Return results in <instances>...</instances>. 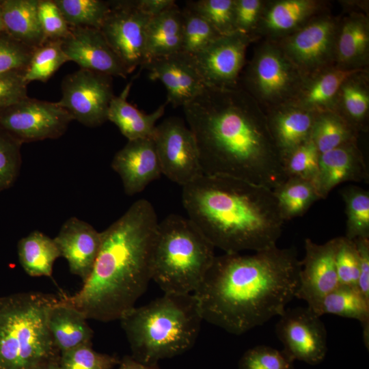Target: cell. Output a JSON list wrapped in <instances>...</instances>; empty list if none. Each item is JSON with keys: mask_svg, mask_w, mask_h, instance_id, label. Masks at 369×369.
Here are the masks:
<instances>
[{"mask_svg": "<svg viewBox=\"0 0 369 369\" xmlns=\"http://www.w3.org/2000/svg\"><path fill=\"white\" fill-rule=\"evenodd\" d=\"M3 31L36 49L45 42L38 14V0H0Z\"/></svg>", "mask_w": 369, "mask_h": 369, "instance_id": "cell-23", "label": "cell"}, {"mask_svg": "<svg viewBox=\"0 0 369 369\" xmlns=\"http://www.w3.org/2000/svg\"><path fill=\"white\" fill-rule=\"evenodd\" d=\"M24 72L0 74V111L28 97Z\"/></svg>", "mask_w": 369, "mask_h": 369, "instance_id": "cell-46", "label": "cell"}, {"mask_svg": "<svg viewBox=\"0 0 369 369\" xmlns=\"http://www.w3.org/2000/svg\"><path fill=\"white\" fill-rule=\"evenodd\" d=\"M215 248L188 217L169 215L159 222L152 279L164 293L193 294L214 261Z\"/></svg>", "mask_w": 369, "mask_h": 369, "instance_id": "cell-7", "label": "cell"}, {"mask_svg": "<svg viewBox=\"0 0 369 369\" xmlns=\"http://www.w3.org/2000/svg\"><path fill=\"white\" fill-rule=\"evenodd\" d=\"M137 7L150 16H154L174 5L173 0H137Z\"/></svg>", "mask_w": 369, "mask_h": 369, "instance_id": "cell-50", "label": "cell"}, {"mask_svg": "<svg viewBox=\"0 0 369 369\" xmlns=\"http://www.w3.org/2000/svg\"><path fill=\"white\" fill-rule=\"evenodd\" d=\"M118 369H161L158 364H147L137 361L131 356H124L119 363Z\"/></svg>", "mask_w": 369, "mask_h": 369, "instance_id": "cell-51", "label": "cell"}, {"mask_svg": "<svg viewBox=\"0 0 369 369\" xmlns=\"http://www.w3.org/2000/svg\"><path fill=\"white\" fill-rule=\"evenodd\" d=\"M357 70H342L328 72L318 79L310 88L306 101L310 105H320L330 100L341 85Z\"/></svg>", "mask_w": 369, "mask_h": 369, "instance_id": "cell-45", "label": "cell"}, {"mask_svg": "<svg viewBox=\"0 0 369 369\" xmlns=\"http://www.w3.org/2000/svg\"><path fill=\"white\" fill-rule=\"evenodd\" d=\"M59 299L35 291L0 297V369H32L59 356L48 327Z\"/></svg>", "mask_w": 369, "mask_h": 369, "instance_id": "cell-6", "label": "cell"}, {"mask_svg": "<svg viewBox=\"0 0 369 369\" xmlns=\"http://www.w3.org/2000/svg\"><path fill=\"white\" fill-rule=\"evenodd\" d=\"M260 8L258 0L235 1L234 29L235 31L245 34L254 25Z\"/></svg>", "mask_w": 369, "mask_h": 369, "instance_id": "cell-47", "label": "cell"}, {"mask_svg": "<svg viewBox=\"0 0 369 369\" xmlns=\"http://www.w3.org/2000/svg\"><path fill=\"white\" fill-rule=\"evenodd\" d=\"M345 109L355 121H360L365 116L369 104L368 95L359 87L346 85L342 89Z\"/></svg>", "mask_w": 369, "mask_h": 369, "instance_id": "cell-48", "label": "cell"}, {"mask_svg": "<svg viewBox=\"0 0 369 369\" xmlns=\"http://www.w3.org/2000/svg\"><path fill=\"white\" fill-rule=\"evenodd\" d=\"M38 14L45 41L67 37L70 27L54 0H38Z\"/></svg>", "mask_w": 369, "mask_h": 369, "instance_id": "cell-43", "label": "cell"}, {"mask_svg": "<svg viewBox=\"0 0 369 369\" xmlns=\"http://www.w3.org/2000/svg\"><path fill=\"white\" fill-rule=\"evenodd\" d=\"M186 7L206 19L221 36L235 32V1H190Z\"/></svg>", "mask_w": 369, "mask_h": 369, "instance_id": "cell-36", "label": "cell"}, {"mask_svg": "<svg viewBox=\"0 0 369 369\" xmlns=\"http://www.w3.org/2000/svg\"><path fill=\"white\" fill-rule=\"evenodd\" d=\"M85 315L59 299L50 310L48 327L53 344L59 353L79 346L92 344L93 331Z\"/></svg>", "mask_w": 369, "mask_h": 369, "instance_id": "cell-20", "label": "cell"}, {"mask_svg": "<svg viewBox=\"0 0 369 369\" xmlns=\"http://www.w3.org/2000/svg\"><path fill=\"white\" fill-rule=\"evenodd\" d=\"M34 49L14 40L5 31L0 33V74L25 72Z\"/></svg>", "mask_w": 369, "mask_h": 369, "instance_id": "cell-42", "label": "cell"}, {"mask_svg": "<svg viewBox=\"0 0 369 369\" xmlns=\"http://www.w3.org/2000/svg\"><path fill=\"white\" fill-rule=\"evenodd\" d=\"M333 25L328 20L313 23L299 31L290 40L288 49L300 62L312 65L327 54L331 46Z\"/></svg>", "mask_w": 369, "mask_h": 369, "instance_id": "cell-27", "label": "cell"}, {"mask_svg": "<svg viewBox=\"0 0 369 369\" xmlns=\"http://www.w3.org/2000/svg\"><path fill=\"white\" fill-rule=\"evenodd\" d=\"M335 263L339 285L357 287L359 256L353 240L340 236Z\"/></svg>", "mask_w": 369, "mask_h": 369, "instance_id": "cell-41", "label": "cell"}, {"mask_svg": "<svg viewBox=\"0 0 369 369\" xmlns=\"http://www.w3.org/2000/svg\"><path fill=\"white\" fill-rule=\"evenodd\" d=\"M238 369H294V360L283 350L258 345L248 349L238 361Z\"/></svg>", "mask_w": 369, "mask_h": 369, "instance_id": "cell-38", "label": "cell"}, {"mask_svg": "<svg viewBox=\"0 0 369 369\" xmlns=\"http://www.w3.org/2000/svg\"><path fill=\"white\" fill-rule=\"evenodd\" d=\"M17 249L22 268L31 277H51L54 262L61 256L54 239L38 230L22 238Z\"/></svg>", "mask_w": 369, "mask_h": 369, "instance_id": "cell-25", "label": "cell"}, {"mask_svg": "<svg viewBox=\"0 0 369 369\" xmlns=\"http://www.w3.org/2000/svg\"><path fill=\"white\" fill-rule=\"evenodd\" d=\"M182 107L204 174L271 189L287 179L268 121L245 93L206 87Z\"/></svg>", "mask_w": 369, "mask_h": 369, "instance_id": "cell-1", "label": "cell"}, {"mask_svg": "<svg viewBox=\"0 0 369 369\" xmlns=\"http://www.w3.org/2000/svg\"><path fill=\"white\" fill-rule=\"evenodd\" d=\"M72 115L57 102L27 97L0 111V131L21 144L62 136Z\"/></svg>", "mask_w": 369, "mask_h": 369, "instance_id": "cell-8", "label": "cell"}, {"mask_svg": "<svg viewBox=\"0 0 369 369\" xmlns=\"http://www.w3.org/2000/svg\"><path fill=\"white\" fill-rule=\"evenodd\" d=\"M62 93L57 102L73 120L88 127L100 126L107 120L114 96L111 77L80 68L64 78Z\"/></svg>", "mask_w": 369, "mask_h": 369, "instance_id": "cell-9", "label": "cell"}, {"mask_svg": "<svg viewBox=\"0 0 369 369\" xmlns=\"http://www.w3.org/2000/svg\"><path fill=\"white\" fill-rule=\"evenodd\" d=\"M188 218L225 253L276 245L284 219L273 189L225 176L205 175L182 187Z\"/></svg>", "mask_w": 369, "mask_h": 369, "instance_id": "cell-4", "label": "cell"}, {"mask_svg": "<svg viewBox=\"0 0 369 369\" xmlns=\"http://www.w3.org/2000/svg\"><path fill=\"white\" fill-rule=\"evenodd\" d=\"M22 144L0 131V192L16 180L21 166Z\"/></svg>", "mask_w": 369, "mask_h": 369, "instance_id": "cell-40", "label": "cell"}, {"mask_svg": "<svg viewBox=\"0 0 369 369\" xmlns=\"http://www.w3.org/2000/svg\"><path fill=\"white\" fill-rule=\"evenodd\" d=\"M112 169L120 176L124 193L136 195L162 174L153 138L128 141L114 155Z\"/></svg>", "mask_w": 369, "mask_h": 369, "instance_id": "cell-17", "label": "cell"}, {"mask_svg": "<svg viewBox=\"0 0 369 369\" xmlns=\"http://www.w3.org/2000/svg\"><path fill=\"white\" fill-rule=\"evenodd\" d=\"M314 120L306 111L292 110L277 115L268 123L282 158L310 138Z\"/></svg>", "mask_w": 369, "mask_h": 369, "instance_id": "cell-26", "label": "cell"}, {"mask_svg": "<svg viewBox=\"0 0 369 369\" xmlns=\"http://www.w3.org/2000/svg\"><path fill=\"white\" fill-rule=\"evenodd\" d=\"M320 317L333 314L359 321L364 344L369 348V300L357 287L339 285L321 301L316 312Z\"/></svg>", "mask_w": 369, "mask_h": 369, "instance_id": "cell-24", "label": "cell"}, {"mask_svg": "<svg viewBox=\"0 0 369 369\" xmlns=\"http://www.w3.org/2000/svg\"><path fill=\"white\" fill-rule=\"evenodd\" d=\"M120 361L115 356L95 351L92 344L79 346L59 354L61 369H112Z\"/></svg>", "mask_w": 369, "mask_h": 369, "instance_id": "cell-37", "label": "cell"}, {"mask_svg": "<svg viewBox=\"0 0 369 369\" xmlns=\"http://www.w3.org/2000/svg\"><path fill=\"white\" fill-rule=\"evenodd\" d=\"M151 80L161 81L166 88L167 102L174 107L184 106L206 87L192 55L180 51L154 59L143 66Z\"/></svg>", "mask_w": 369, "mask_h": 369, "instance_id": "cell-15", "label": "cell"}, {"mask_svg": "<svg viewBox=\"0 0 369 369\" xmlns=\"http://www.w3.org/2000/svg\"><path fill=\"white\" fill-rule=\"evenodd\" d=\"M368 178L366 164L353 142L320 154L315 185L320 199L326 198L342 182L366 181Z\"/></svg>", "mask_w": 369, "mask_h": 369, "instance_id": "cell-19", "label": "cell"}, {"mask_svg": "<svg viewBox=\"0 0 369 369\" xmlns=\"http://www.w3.org/2000/svg\"><path fill=\"white\" fill-rule=\"evenodd\" d=\"M248 36L239 32L221 36L193 55L208 87L231 88L243 65Z\"/></svg>", "mask_w": 369, "mask_h": 369, "instance_id": "cell-14", "label": "cell"}, {"mask_svg": "<svg viewBox=\"0 0 369 369\" xmlns=\"http://www.w3.org/2000/svg\"><path fill=\"white\" fill-rule=\"evenodd\" d=\"M283 351L294 361L315 366L327 352V333L318 316L308 307L286 309L275 326Z\"/></svg>", "mask_w": 369, "mask_h": 369, "instance_id": "cell-12", "label": "cell"}, {"mask_svg": "<svg viewBox=\"0 0 369 369\" xmlns=\"http://www.w3.org/2000/svg\"><path fill=\"white\" fill-rule=\"evenodd\" d=\"M284 221L304 215L320 197L313 181L287 178L273 189Z\"/></svg>", "mask_w": 369, "mask_h": 369, "instance_id": "cell-28", "label": "cell"}, {"mask_svg": "<svg viewBox=\"0 0 369 369\" xmlns=\"http://www.w3.org/2000/svg\"><path fill=\"white\" fill-rule=\"evenodd\" d=\"M320 152L311 137L282 158L287 178H299L315 183L318 168Z\"/></svg>", "mask_w": 369, "mask_h": 369, "instance_id": "cell-34", "label": "cell"}, {"mask_svg": "<svg viewBox=\"0 0 369 369\" xmlns=\"http://www.w3.org/2000/svg\"><path fill=\"white\" fill-rule=\"evenodd\" d=\"M67 62L62 40H46L34 49L24 79L28 84L34 81L46 82Z\"/></svg>", "mask_w": 369, "mask_h": 369, "instance_id": "cell-32", "label": "cell"}, {"mask_svg": "<svg viewBox=\"0 0 369 369\" xmlns=\"http://www.w3.org/2000/svg\"><path fill=\"white\" fill-rule=\"evenodd\" d=\"M162 174L182 187L204 174L193 135L182 120L165 119L153 136Z\"/></svg>", "mask_w": 369, "mask_h": 369, "instance_id": "cell-10", "label": "cell"}, {"mask_svg": "<svg viewBox=\"0 0 369 369\" xmlns=\"http://www.w3.org/2000/svg\"><path fill=\"white\" fill-rule=\"evenodd\" d=\"M159 220L147 200L135 202L101 232L93 269L81 288L62 299L87 319L109 322L135 306L152 280Z\"/></svg>", "mask_w": 369, "mask_h": 369, "instance_id": "cell-3", "label": "cell"}, {"mask_svg": "<svg viewBox=\"0 0 369 369\" xmlns=\"http://www.w3.org/2000/svg\"><path fill=\"white\" fill-rule=\"evenodd\" d=\"M3 31V20H2L1 4H0V33Z\"/></svg>", "mask_w": 369, "mask_h": 369, "instance_id": "cell-53", "label": "cell"}, {"mask_svg": "<svg viewBox=\"0 0 369 369\" xmlns=\"http://www.w3.org/2000/svg\"><path fill=\"white\" fill-rule=\"evenodd\" d=\"M53 239L70 273L79 277L83 283L85 282L100 250L101 232L86 221L72 217L63 223Z\"/></svg>", "mask_w": 369, "mask_h": 369, "instance_id": "cell-18", "label": "cell"}, {"mask_svg": "<svg viewBox=\"0 0 369 369\" xmlns=\"http://www.w3.org/2000/svg\"><path fill=\"white\" fill-rule=\"evenodd\" d=\"M300 269L294 247L216 256L193 293L202 320L241 335L280 316L295 297Z\"/></svg>", "mask_w": 369, "mask_h": 369, "instance_id": "cell-2", "label": "cell"}, {"mask_svg": "<svg viewBox=\"0 0 369 369\" xmlns=\"http://www.w3.org/2000/svg\"><path fill=\"white\" fill-rule=\"evenodd\" d=\"M32 369H61L59 356L42 362Z\"/></svg>", "mask_w": 369, "mask_h": 369, "instance_id": "cell-52", "label": "cell"}, {"mask_svg": "<svg viewBox=\"0 0 369 369\" xmlns=\"http://www.w3.org/2000/svg\"><path fill=\"white\" fill-rule=\"evenodd\" d=\"M346 215L345 237L350 240L369 238V192L357 186L340 191Z\"/></svg>", "mask_w": 369, "mask_h": 369, "instance_id": "cell-29", "label": "cell"}, {"mask_svg": "<svg viewBox=\"0 0 369 369\" xmlns=\"http://www.w3.org/2000/svg\"><path fill=\"white\" fill-rule=\"evenodd\" d=\"M311 138L320 154H322L353 142V131L338 117L323 115L315 118Z\"/></svg>", "mask_w": 369, "mask_h": 369, "instance_id": "cell-33", "label": "cell"}, {"mask_svg": "<svg viewBox=\"0 0 369 369\" xmlns=\"http://www.w3.org/2000/svg\"><path fill=\"white\" fill-rule=\"evenodd\" d=\"M150 18L135 1H110L100 31L128 74L145 63L146 29Z\"/></svg>", "mask_w": 369, "mask_h": 369, "instance_id": "cell-11", "label": "cell"}, {"mask_svg": "<svg viewBox=\"0 0 369 369\" xmlns=\"http://www.w3.org/2000/svg\"><path fill=\"white\" fill-rule=\"evenodd\" d=\"M340 239L336 237L323 244L305 239L295 297L305 301L314 312L323 299L339 286L335 258Z\"/></svg>", "mask_w": 369, "mask_h": 369, "instance_id": "cell-13", "label": "cell"}, {"mask_svg": "<svg viewBox=\"0 0 369 369\" xmlns=\"http://www.w3.org/2000/svg\"><path fill=\"white\" fill-rule=\"evenodd\" d=\"M182 51L194 55L221 35L202 16L185 7L182 10Z\"/></svg>", "mask_w": 369, "mask_h": 369, "instance_id": "cell-35", "label": "cell"}, {"mask_svg": "<svg viewBox=\"0 0 369 369\" xmlns=\"http://www.w3.org/2000/svg\"><path fill=\"white\" fill-rule=\"evenodd\" d=\"M182 10L176 4L152 16L146 29L144 64L154 59L182 51Z\"/></svg>", "mask_w": 369, "mask_h": 369, "instance_id": "cell-21", "label": "cell"}, {"mask_svg": "<svg viewBox=\"0 0 369 369\" xmlns=\"http://www.w3.org/2000/svg\"><path fill=\"white\" fill-rule=\"evenodd\" d=\"M368 34L366 27L357 20H351L342 27L339 42L338 53L344 61L358 57L366 50Z\"/></svg>", "mask_w": 369, "mask_h": 369, "instance_id": "cell-44", "label": "cell"}, {"mask_svg": "<svg viewBox=\"0 0 369 369\" xmlns=\"http://www.w3.org/2000/svg\"><path fill=\"white\" fill-rule=\"evenodd\" d=\"M62 46L68 61L74 62L82 69L110 77L126 78L128 74L99 29L70 27Z\"/></svg>", "mask_w": 369, "mask_h": 369, "instance_id": "cell-16", "label": "cell"}, {"mask_svg": "<svg viewBox=\"0 0 369 369\" xmlns=\"http://www.w3.org/2000/svg\"><path fill=\"white\" fill-rule=\"evenodd\" d=\"M254 74L257 87L267 96L279 94L287 87L290 81L287 65L273 51H266L258 57Z\"/></svg>", "mask_w": 369, "mask_h": 369, "instance_id": "cell-30", "label": "cell"}, {"mask_svg": "<svg viewBox=\"0 0 369 369\" xmlns=\"http://www.w3.org/2000/svg\"><path fill=\"white\" fill-rule=\"evenodd\" d=\"M311 8V2L304 0L279 1L267 13L266 25L276 31L290 29L306 16Z\"/></svg>", "mask_w": 369, "mask_h": 369, "instance_id": "cell-39", "label": "cell"}, {"mask_svg": "<svg viewBox=\"0 0 369 369\" xmlns=\"http://www.w3.org/2000/svg\"><path fill=\"white\" fill-rule=\"evenodd\" d=\"M70 27L100 29L110 10L101 0H54Z\"/></svg>", "mask_w": 369, "mask_h": 369, "instance_id": "cell-31", "label": "cell"}, {"mask_svg": "<svg viewBox=\"0 0 369 369\" xmlns=\"http://www.w3.org/2000/svg\"><path fill=\"white\" fill-rule=\"evenodd\" d=\"M202 320L193 294L172 293L135 306L120 318L131 356L147 364H158L190 349Z\"/></svg>", "mask_w": 369, "mask_h": 369, "instance_id": "cell-5", "label": "cell"}, {"mask_svg": "<svg viewBox=\"0 0 369 369\" xmlns=\"http://www.w3.org/2000/svg\"><path fill=\"white\" fill-rule=\"evenodd\" d=\"M359 256V273L357 288L361 293L369 300V238H358L353 240Z\"/></svg>", "mask_w": 369, "mask_h": 369, "instance_id": "cell-49", "label": "cell"}, {"mask_svg": "<svg viewBox=\"0 0 369 369\" xmlns=\"http://www.w3.org/2000/svg\"><path fill=\"white\" fill-rule=\"evenodd\" d=\"M131 83L127 84L118 96L112 98L107 120L113 122L128 141L153 138L156 123L165 112L166 102L150 113L137 109L127 100Z\"/></svg>", "mask_w": 369, "mask_h": 369, "instance_id": "cell-22", "label": "cell"}]
</instances>
